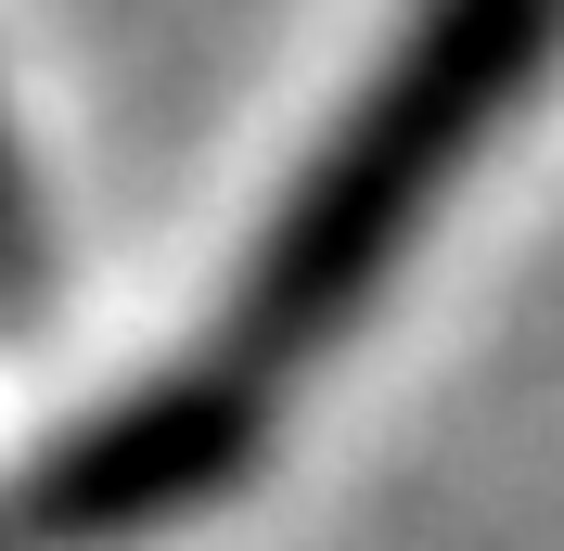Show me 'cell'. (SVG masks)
<instances>
[{
  "mask_svg": "<svg viewBox=\"0 0 564 551\" xmlns=\"http://www.w3.org/2000/svg\"><path fill=\"white\" fill-rule=\"evenodd\" d=\"M552 39H564V0H423L411 39L347 104V129L308 154V180L257 231V270L231 295L218 372L270 398L282 359H308L321 334H347L372 309V282L398 270V244L423 231V206L462 180V154L539 90Z\"/></svg>",
  "mask_w": 564,
  "mask_h": 551,
  "instance_id": "obj_1",
  "label": "cell"
},
{
  "mask_svg": "<svg viewBox=\"0 0 564 551\" xmlns=\"http://www.w3.org/2000/svg\"><path fill=\"white\" fill-rule=\"evenodd\" d=\"M257 423H270V398L257 385H231L218 359H193V372L141 385V398H116V411H90L52 462L26 475V526L39 539H141V526H180L193 500H218V487H245L257 462Z\"/></svg>",
  "mask_w": 564,
  "mask_h": 551,
  "instance_id": "obj_2",
  "label": "cell"
},
{
  "mask_svg": "<svg viewBox=\"0 0 564 551\" xmlns=\"http://www.w3.org/2000/svg\"><path fill=\"white\" fill-rule=\"evenodd\" d=\"M0 231H13V206H0Z\"/></svg>",
  "mask_w": 564,
  "mask_h": 551,
  "instance_id": "obj_3",
  "label": "cell"
}]
</instances>
